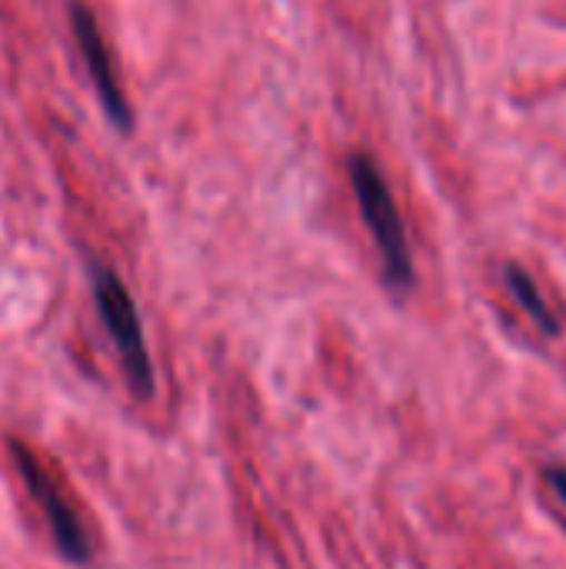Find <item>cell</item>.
Instances as JSON below:
<instances>
[{"instance_id": "1", "label": "cell", "mask_w": 566, "mask_h": 569, "mask_svg": "<svg viewBox=\"0 0 566 569\" xmlns=\"http://www.w3.org/2000/svg\"><path fill=\"white\" fill-rule=\"evenodd\" d=\"M350 183H354V197L360 207V217L380 250L384 260V277L390 287L407 290L414 283V260H410V247H407V230L400 220V210L394 203V193L380 173V167L367 157V153H354L350 163Z\"/></svg>"}, {"instance_id": "2", "label": "cell", "mask_w": 566, "mask_h": 569, "mask_svg": "<svg viewBox=\"0 0 566 569\" xmlns=\"http://www.w3.org/2000/svg\"><path fill=\"white\" fill-rule=\"evenodd\" d=\"M10 457H13V467L27 487V493L37 500L47 527H50V537H53V547L60 550L63 560L83 567L90 563L93 557V543L83 530V520H80V510L77 503L70 500L67 493V483L60 480V473L27 443L20 440H10Z\"/></svg>"}, {"instance_id": "3", "label": "cell", "mask_w": 566, "mask_h": 569, "mask_svg": "<svg viewBox=\"0 0 566 569\" xmlns=\"http://www.w3.org/2000/svg\"><path fill=\"white\" fill-rule=\"evenodd\" d=\"M93 300H97V313L107 327V337L113 340L123 373L133 387L137 397H150L153 393V363H150V350L143 340V327H140V313L137 303L130 297V290L123 287V280L110 270V267H93Z\"/></svg>"}, {"instance_id": "4", "label": "cell", "mask_w": 566, "mask_h": 569, "mask_svg": "<svg viewBox=\"0 0 566 569\" xmlns=\"http://www.w3.org/2000/svg\"><path fill=\"white\" fill-rule=\"evenodd\" d=\"M70 27H73V40H77V50L83 57V67L93 80V90L100 93V103L107 110V117L120 127V130H130L133 127V113L127 107V97L117 83V73H113V63H110V50L103 43V33L97 27V17L90 13L87 3L73 0L70 3Z\"/></svg>"}, {"instance_id": "5", "label": "cell", "mask_w": 566, "mask_h": 569, "mask_svg": "<svg viewBox=\"0 0 566 569\" xmlns=\"http://www.w3.org/2000/svg\"><path fill=\"white\" fill-rule=\"evenodd\" d=\"M504 277H507V290H510V297L517 300V307L540 327V333H547V337H557L560 333V320L554 317V310L547 307V300H544V293L537 290V283L530 280V273L524 270V267H517V263H507V270H504Z\"/></svg>"}, {"instance_id": "6", "label": "cell", "mask_w": 566, "mask_h": 569, "mask_svg": "<svg viewBox=\"0 0 566 569\" xmlns=\"http://www.w3.org/2000/svg\"><path fill=\"white\" fill-rule=\"evenodd\" d=\"M547 483L554 487V493L566 503V467H550L547 470Z\"/></svg>"}]
</instances>
